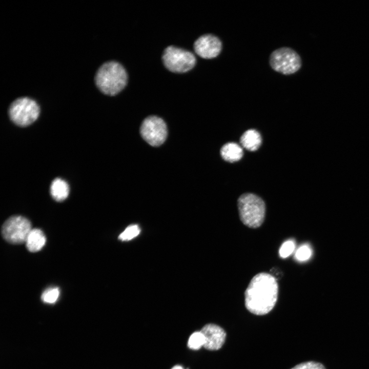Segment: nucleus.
Listing matches in <instances>:
<instances>
[{
  "label": "nucleus",
  "mask_w": 369,
  "mask_h": 369,
  "mask_svg": "<svg viewBox=\"0 0 369 369\" xmlns=\"http://www.w3.org/2000/svg\"><path fill=\"white\" fill-rule=\"evenodd\" d=\"M143 139L152 146L162 144L167 136V128L165 122L156 116H149L143 121L140 129Z\"/></svg>",
  "instance_id": "obj_8"
},
{
  "label": "nucleus",
  "mask_w": 369,
  "mask_h": 369,
  "mask_svg": "<svg viewBox=\"0 0 369 369\" xmlns=\"http://www.w3.org/2000/svg\"><path fill=\"white\" fill-rule=\"evenodd\" d=\"M220 154L222 158L230 162L240 160L243 155L241 147L236 143L228 142L224 145L221 150Z\"/></svg>",
  "instance_id": "obj_14"
},
{
  "label": "nucleus",
  "mask_w": 369,
  "mask_h": 369,
  "mask_svg": "<svg viewBox=\"0 0 369 369\" xmlns=\"http://www.w3.org/2000/svg\"><path fill=\"white\" fill-rule=\"evenodd\" d=\"M31 230V223L27 218L14 215L7 219L3 224L2 235L7 242L19 244L26 242Z\"/></svg>",
  "instance_id": "obj_7"
},
{
  "label": "nucleus",
  "mask_w": 369,
  "mask_h": 369,
  "mask_svg": "<svg viewBox=\"0 0 369 369\" xmlns=\"http://www.w3.org/2000/svg\"><path fill=\"white\" fill-rule=\"evenodd\" d=\"M242 146L251 151L257 150L261 145L262 139L260 133L254 129L246 131L240 139Z\"/></svg>",
  "instance_id": "obj_12"
},
{
  "label": "nucleus",
  "mask_w": 369,
  "mask_h": 369,
  "mask_svg": "<svg viewBox=\"0 0 369 369\" xmlns=\"http://www.w3.org/2000/svg\"><path fill=\"white\" fill-rule=\"evenodd\" d=\"M237 206L240 220L247 227L256 229L263 223L265 215L263 200L252 193H244L238 198Z\"/></svg>",
  "instance_id": "obj_3"
},
{
  "label": "nucleus",
  "mask_w": 369,
  "mask_h": 369,
  "mask_svg": "<svg viewBox=\"0 0 369 369\" xmlns=\"http://www.w3.org/2000/svg\"><path fill=\"white\" fill-rule=\"evenodd\" d=\"M312 255V250L310 245L304 244L301 245L295 253V258L299 261H305Z\"/></svg>",
  "instance_id": "obj_17"
},
{
  "label": "nucleus",
  "mask_w": 369,
  "mask_h": 369,
  "mask_svg": "<svg viewBox=\"0 0 369 369\" xmlns=\"http://www.w3.org/2000/svg\"><path fill=\"white\" fill-rule=\"evenodd\" d=\"M8 113L10 118L15 124L26 127L37 119L40 108L34 99L28 97H21L11 104Z\"/></svg>",
  "instance_id": "obj_4"
},
{
  "label": "nucleus",
  "mask_w": 369,
  "mask_h": 369,
  "mask_svg": "<svg viewBox=\"0 0 369 369\" xmlns=\"http://www.w3.org/2000/svg\"><path fill=\"white\" fill-rule=\"evenodd\" d=\"M60 294L58 288H50L46 289L42 294L41 299L47 303H54L58 299Z\"/></svg>",
  "instance_id": "obj_16"
},
{
  "label": "nucleus",
  "mask_w": 369,
  "mask_h": 369,
  "mask_svg": "<svg viewBox=\"0 0 369 369\" xmlns=\"http://www.w3.org/2000/svg\"><path fill=\"white\" fill-rule=\"evenodd\" d=\"M204 337L203 347L210 351L220 349L224 344L226 333L220 326L212 323L205 325L200 331Z\"/></svg>",
  "instance_id": "obj_10"
},
{
  "label": "nucleus",
  "mask_w": 369,
  "mask_h": 369,
  "mask_svg": "<svg viewBox=\"0 0 369 369\" xmlns=\"http://www.w3.org/2000/svg\"><path fill=\"white\" fill-rule=\"evenodd\" d=\"M291 369H325V368L320 363L308 361L297 364Z\"/></svg>",
  "instance_id": "obj_20"
},
{
  "label": "nucleus",
  "mask_w": 369,
  "mask_h": 369,
  "mask_svg": "<svg viewBox=\"0 0 369 369\" xmlns=\"http://www.w3.org/2000/svg\"><path fill=\"white\" fill-rule=\"evenodd\" d=\"M278 294V285L275 278L269 273H258L251 279L244 292L245 308L255 315H265L274 307Z\"/></svg>",
  "instance_id": "obj_1"
},
{
  "label": "nucleus",
  "mask_w": 369,
  "mask_h": 369,
  "mask_svg": "<svg viewBox=\"0 0 369 369\" xmlns=\"http://www.w3.org/2000/svg\"><path fill=\"white\" fill-rule=\"evenodd\" d=\"M162 59L165 67L174 72H185L195 65L196 57L191 51L173 45L163 51Z\"/></svg>",
  "instance_id": "obj_5"
},
{
  "label": "nucleus",
  "mask_w": 369,
  "mask_h": 369,
  "mask_svg": "<svg viewBox=\"0 0 369 369\" xmlns=\"http://www.w3.org/2000/svg\"><path fill=\"white\" fill-rule=\"evenodd\" d=\"M127 73L119 63L111 60L104 63L95 75V83L104 94L113 96L118 93L126 86Z\"/></svg>",
  "instance_id": "obj_2"
},
{
  "label": "nucleus",
  "mask_w": 369,
  "mask_h": 369,
  "mask_svg": "<svg viewBox=\"0 0 369 369\" xmlns=\"http://www.w3.org/2000/svg\"><path fill=\"white\" fill-rule=\"evenodd\" d=\"M50 194L53 198L57 201L65 200L69 194L68 184L61 178H55L51 184Z\"/></svg>",
  "instance_id": "obj_13"
},
{
  "label": "nucleus",
  "mask_w": 369,
  "mask_h": 369,
  "mask_svg": "<svg viewBox=\"0 0 369 369\" xmlns=\"http://www.w3.org/2000/svg\"><path fill=\"white\" fill-rule=\"evenodd\" d=\"M269 63L274 71L284 75L293 74L301 67V59L299 54L293 49L286 47L273 51Z\"/></svg>",
  "instance_id": "obj_6"
},
{
  "label": "nucleus",
  "mask_w": 369,
  "mask_h": 369,
  "mask_svg": "<svg viewBox=\"0 0 369 369\" xmlns=\"http://www.w3.org/2000/svg\"><path fill=\"white\" fill-rule=\"evenodd\" d=\"M295 248V244L293 241L289 240L285 241L279 249L280 256L282 258L288 257L293 252Z\"/></svg>",
  "instance_id": "obj_19"
},
{
  "label": "nucleus",
  "mask_w": 369,
  "mask_h": 369,
  "mask_svg": "<svg viewBox=\"0 0 369 369\" xmlns=\"http://www.w3.org/2000/svg\"><path fill=\"white\" fill-rule=\"evenodd\" d=\"M204 344V337L201 331L194 332L190 336L188 342V347L193 350H197L203 346Z\"/></svg>",
  "instance_id": "obj_15"
},
{
  "label": "nucleus",
  "mask_w": 369,
  "mask_h": 369,
  "mask_svg": "<svg viewBox=\"0 0 369 369\" xmlns=\"http://www.w3.org/2000/svg\"><path fill=\"white\" fill-rule=\"evenodd\" d=\"M171 369H183V367L180 365H175L174 367H173Z\"/></svg>",
  "instance_id": "obj_22"
},
{
  "label": "nucleus",
  "mask_w": 369,
  "mask_h": 369,
  "mask_svg": "<svg viewBox=\"0 0 369 369\" xmlns=\"http://www.w3.org/2000/svg\"><path fill=\"white\" fill-rule=\"evenodd\" d=\"M46 241V238L44 232L39 229L34 228L32 229L29 233L25 243L29 251L36 252L44 247Z\"/></svg>",
  "instance_id": "obj_11"
},
{
  "label": "nucleus",
  "mask_w": 369,
  "mask_h": 369,
  "mask_svg": "<svg viewBox=\"0 0 369 369\" xmlns=\"http://www.w3.org/2000/svg\"><path fill=\"white\" fill-rule=\"evenodd\" d=\"M277 281L280 279L283 276V272L278 267H273L270 270V273Z\"/></svg>",
  "instance_id": "obj_21"
},
{
  "label": "nucleus",
  "mask_w": 369,
  "mask_h": 369,
  "mask_svg": "<svg viewBox=\"0 0 369 369\" xmlns=\"http://www.w3.org/2000/svg\"><path fill=\"white\" fill-rule=\"evenodd\" d=\"M195 52L200 57L210 59L217 57L222 50V42L216 36L204 34L199 36L194 43Z\"/></svg>",
  "instance_id": "obj_9"
},
{
  "label": "nucleus",
  "mask_w": 369,
  "mask_h": 369,
  "mask_svg": "<svg viewBox=\"0 0 369 369\" xmlns=\"http://www.w3.org/2000/svg\"><path fill=\"white\" fill-rule=\"evenodd\" d=\"M140 231V228L137 225H131L120 234L118 238L122 241H128L137 236Z\"/></svg>",
  "instance_id": "obj_18"
}]
</instances>
